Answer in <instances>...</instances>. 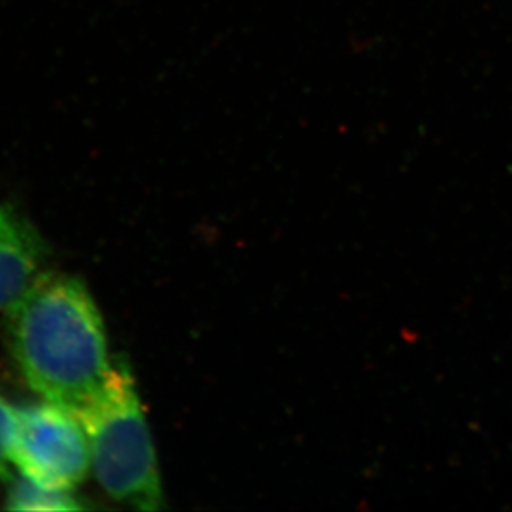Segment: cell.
I'll use <instances>...</instances> for the list:
<instances>
[{"label": "cell", "mask_w": 512, "mask_h": 512, "mask_svg": "<svg viewBox=\"0 0 512 512\" xmlns=\"http://www.w3.org/2000/svg\"><path fill=\"white\" fill-rule=\"evenodd\" d=\"M87 504L72 489L54 488L14 474L7 481V509L12 511H83Z\"/></svg>", "instance_id": "cell-5"}, {"label": "cell", "mask_w": 512, "mask_h": 512, "mask_svg": "<svg viewBox=\"0 0 512 512\" xmlns=\"http://www.w3.org/2000/svg\"><path fill=\"white\" fill-rule=\"evenodd\" d=\"M5 314L10 352L29 387L75 413L85 408L113 367L102 314L87 285L42 272Z\"/></svg>", "instance_id": "cell-1"}, {"label": "cell", "mask_w": 512, "mask_h": 512, "mask_svg": "<svg viewBox=\"0 0 512 512\" xmlns=\"http://www.w3.org/2000/svg\"><path fill=\"white\" fill-rule=\"evenodd\" d=\"M49 249L34 224L0 204V310L9 309L42 274Z\"/></svg>", "instance_id": "cell-4"}, {"label": "cell", "mask_w": 512, "mask_h": 512, "mask_svg": "<svg viewBox=\"0 0 512 512\" xmlns=\"http://www.w3.org/2000/svg\"><path fill=\"white\" fill-rule=\"evenodd\" d=\"M77 415L87 431L92 471L103 491L140 511L165 508L155 445L130 368L115 363L97 395Z\"/></svg>", "instance_id": "cell-2"}, {"label": "cell", "mask_w": 512, "mask_h": 512, "mask_svg": "<svg viewBox=\"0 0 512 512\" xmlns=\"http://www.w3.org/2000/svg\"><path fill=\"white\" fill-rule=\"evenodd\" d=\"M17 428V408L0 393V481L7 483L14 473V440Z\"/></svg>", "instance_id": "cell-6"}, {"label": "cell", "mask_w": 512, "mask_h": 512, "mask_svg": "<svg viewBox=\"0 0 512 512\" xmlns=\"http://www.w3.org/2000/svg\"><path fill=\"white\" fill-rule=\"evenodd\" d=\"M14 466L34 481L75 491L92 469L80 416L47 400L17 408Z\"/></svg>", "instance_id": "cell-3"}]
</instances>
